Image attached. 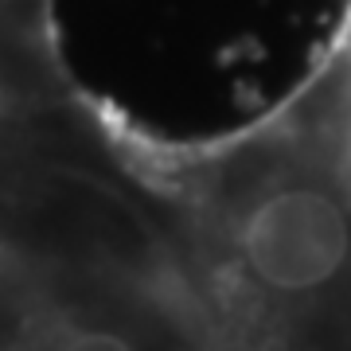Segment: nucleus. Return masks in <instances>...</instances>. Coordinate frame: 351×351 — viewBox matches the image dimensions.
<instances>
[{
  "label": "nucleus",
  "mask_w": 351,
  "mask_h": 351,
  "mask_svg": "<svg viewBox=\"0 0 351 351\" xmlns=\"http://www.w3.org/2000/svg\"><path fill=\"white\" fill-rule=\"evenodd\" d=\"M59 0H0V129L75 90Z\"/></svg>",
  "instance_id": "obj_2"
},
{
  "label": "nucleus",
  "mask_w": 351,
  "mask_h": 351,
  "mask_svg": "<svg viewBox=\"0 0 351 351\" xmlns=\"http://www.w3.org/2000/svg\"><path fill=\"white\" fill-rule=\"evenodd\" d=\"M328 43L348 59V66H351V0H339V12H336V24L328 27Z\"/></svg>",
  "instance_id": "obj_3"
},
{
  "label": "nucleus",
  "mask_w": 351,
  "mask_h": 351,
  "mask_svg": "<svg viewBox=\"0 0 351 351\" xmlns=\"http://www.w3.org/2000/svg\"><path fill=\"white\" fill-rule=\"evenodd\" d=\"M215 348H351V66L332 43L262 113L164 137Z\"/></svg>",
  "instance_id": "obj_1"
}]
</instances>
